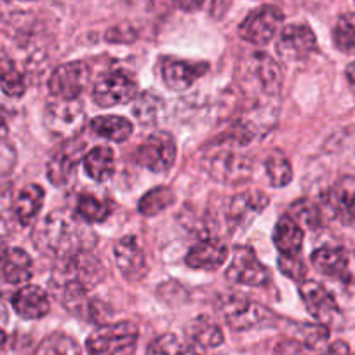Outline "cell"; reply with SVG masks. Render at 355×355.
<instances>
[{
	"mask_svg": "<svg viewBox=\"0 0 355 355\" xmlns=\"http://www.w3.org/2000/svg\"><path fill=\"white\" fill-rule=\"evenodd\" d=\"M96 242V234L85 225V221L67 209L49 213L33 232V244L37 249L58 259L91 251Z\"/></svg>",
	"mask_w": 355,
	"mask_h": 355,
	"instance_id": "cell-1",
	"label": "cell"
},
{
	"mask_svg": "<svg viewBox=\"0 0 355 355\" xmlns=\"http://www.w3.org/2000/svg\"><path fill=\"white\" fill-rule=\"evenodd\" d=\"M105 279V266L89 251L60 259L49 279L54 298L71 313L89 298V291Z\"/></svg>",
	"mask_w": 355,
	"mask_h": 355,
	"instance_id": "cell-2",
	"label": "cell"
},
{
	"mask_svg": "<svg viewBox=\"0 0 355 355\" xmlns=\"http://www.w3.org/2000/svg\"><path fill=\"white\" fill-rule=\"evenodd\" d=\"M245 139L241 135H235L221 141L220 148L211 153L206 162L207 173L213 180L227 185H235L249 180L252 171L251 157L242 150Z\"/></svg>",
	"mask_w": 355,
	"mask_h": 355,
	"instance_id": "cell-3",
	"label": "cell"
},
{
	"mask_svg": "<svg viewBox=\"0 0 355 355\" xmlns=\"http://www.w3.org/2000/svg\"><path fill=\"white\" fill-rule=\"evenodd\" d=\"M216 310L221 319L235 331L272 326L275 322V315L266 306L235 293L220 296L216 302Z\"/></svg>",
	"mask_w": 355,
	"mask_h": 355,
	"instance_id": "cell-4",
	"label": "cell"
},
{
	"mask_svg": "<svg viewBox=\"0 0 355 355\" xmlns=\"http://www.w3.org/2000/svg\"><path fill=\"white\" fill-rule=\"evenodd\" d=\"M138 96V82L125 70H114L98 77L93 87V100L98 107L112 108L125 105Z\"/></svg>",
	"mask_w": 355,
	"mask_h": 355,
	"instance_id": "cell-5",
	"label": "cell"
},
{
	"mask_svg": "<svg viewBox=\"0 0 355 355\" xmlns=\"http://www.w3.org/2000/svg\"><path fill=\"white\" fill-rule=\"evenodd\" d=\"M139 331L135 322L105 324L89 334L85 341L89 355H117L138 341Z\"/></svg>",
	"mask_w": 355,
	"mask_h": 355,
	"instance_id": "cell-6",
	"label": "cell"
},
{
	"mask_svg": "<svg viewBox=\"0 0 355 355\" xmlns=\"http://www.w3.org/2000/svg\"><path fill=\"white\" fill-rule=\"evenodd\" d=\"M227 279L235 284L261 288L270 282V270L259 261L254 249L249 245H237L232 252Z\"/></svg>",
	"mask_w": 355,
	"mask_h": 355,
	"instance_id": "cell-7",
	"label": "cell"
},
{
	"mask_svg": "<svg viewBox=\"0 0 355 355\" xmlns=\"http://www.w3.org/2000/svg\"><path fill=\"white\" fill-rule=\"evenodd\" d=\"M282 19H284V15L281 9L275 6H261L245 16V19L239 26V35L252 46H266L279 32Z\"/></svg>",
	"mask_w": 355,
	"mask_h": 355,
	"instance_id": "cell-8",
	"label": "cell"
},
{
	"mask_svg": "<svg viewBox=\"0 0 355 355\" xmlns=\"http://www.w3.org/2000/svg\"><path fill=\"white\" fill-rule=\"evenodd\" d=\"M46 128L56 136H77L85 125V110L78 100H56L47 105Z\"/></svg>",
	"mask_w": 355,
	"mask_h": 355,
	"instance_id": "cell-9",
	"label": "cell"
},
{
	"mask_svg": "<svg viewBox=\"0 0 355 355\" xmlns=\"http://www.w3.org/2000/svg\"><path fill=\"white\" fill-rule=\"evenodd\" d=\"M176 160V143L169 132H153L138 148V162L152 173H167Z\"/></svg>",
	"mask_w": 355,
	"mask_h": 355,
	"instance_id": "cell-10",
	"label": "cell"
},
{
	"mask_svg": "<svg viewBox=\"0 0 355 355\" xmlns=\"http://www.w3.org/2000/svg\"><path fill=\"white\" fill-rule=\"evenodd\" d=\"M89 82V68L80 61L60 64L49 77V91L56 100H78Z\"/></svg>",
	"mask_w": 355,
	"mask_h": 355,
	"instance_id": "cell-11",
	"label": "cell"
},
{
	"mask_svg": "<svg viewBox=\"0 0 355 355\" xmlns=\"http://www.w3.org/2000/svg\"><path fill=\"white\" fill-rule=\"evenodd\" d=\"M315 49V33L312 32L309 25H302V23L286 26L281 35H279L277 44H275V51H277L279 58L288 61V63L306 60Z\"/></svg>",
	"mask_w": 355,
	"mask_h": 355,
	"instance_id": "cell-12",
	"label": "cell"
},
{
	"mask_svg": "<svg viewBox=\"0 0 355 355\" xmlns=\"http://www.w3.org/2000/svg\"><path fill=\"white\" fill-rule=\"evenodd\" d=\"M300 296L306 312L319 324L331 326L340 319L341 312L334 296L317 281H305L300 286Z\"/></svg>",
	"mask_w": 355,
	"mask_h": 355,
	"instance_id": "cell-13",
	"label": "cell"
},
{
	"mask_svg": "<svg viewBox=\"0 0 355 355\" xmlns=\"http://www.w3.org/2000/svg\"><path fill=\"white\" fill-rule=\"evenodd\" d=\"M82 150H84V141L73 139L51 157L47 164V178L53 185L67 187L73 182L75 171L80 164V159H84Z\"/></svg>",
	"mask_w": 355,
	"mask_h": 355,
	"instance_id": "cell-14",
	"label": "cell"
},
{
	"mask_svg": "<svg viewBox=\"0 0 355 355\" xmlns=\"http://www.w3.org/2000/svg\"><path fill=\"white\" fill-rule=\"evenodd\" d=\"M162 78L164 84L171 91H185L197 78L202 77L207 71V63L204 61L178 60V58H166L162 61Z\"/></svg>",
	"mask_w": 355,
	"mask_h": 355,
	"instance_id": "cell-15",
	"label": "cell"
},
{
	"mask_svg": "<svg viewBox=\"0 0 355 355\" xmlns=\"http://www.w3.org/2000/svg\"><path fill=\"white\" fill-rule=\"evenodd\" d=\"M326 204L334 218L343 225L355 220V176H343L326 193Z\"/></svg>",
	"mask_w": 355,
	"mask_h": 355,
	"instance_id": "cell-16",
	"label": "cell"
},
{
	"mask_svg": "<svg viewBox=\"0 0 355 355\" xmlns=\"http://www.w3.org/2000/svg\"><path fill=\"white\" fill-rule=\"evenodd\" d=\"M266 206L268 197L258 190L239 193L228 204V221L234 228H248Z\"/></svg>",
	"mask_w": 355,
	"mask_h": 355,
	"instance_id": "cell-17",
	"label": "cell"
},
{
	"mask_svg": "<svg viewBox=\"0 0 355 355\" xmlns=\"http://www.w3.org/2000/svg\"><path fill=\"white\" fill-rule=\"evenodd\" d=\"M115 263L117 268L122 272L125 279L129 281H138L145 275L146 272V259L145 252L139 248L138 241L132 235L122 237L121 241L115 244Z\"/></svg>",
	"mask_w": 355,
	"mask_h": 355,
	"instance_id": "cell-18",
	"label": "cell"
},
{
	"mask_svg": "<svg viewBox=\"0 0 355 355\" xmlns=\"http://www.w3.org/2000/svg\"><path fill=\"white\" fill-rule=\"evenodd\" d=\"M228 256L230 251L225 242L218 239H204L190 249L185 261L193 270H218L227 261Z\"/></svg>",
	"mask_w": 355,
	"mask_h": 355,
	"instance_id": "cell-19",
	"label": "cell"
},
{
	"mask_svg": "<svg viewBox=\"0 0 355 355\" xmlns=\"http://www.w3.org/2000/svg\"><path fill=\"white\" fill-rule=\"evenodd\" d=\"M33 275V261L26 251L9 248L0 252V277L8 284H25Z\"/></svg>",
	"mask_w": 355,
	"mask_h": 355,
	"instance_id": "cell-20",
	"label": "cell"
},
{
	"mask_svg": "<svg viewBox=\"0 0 355 355\" xmlns=\"http://www.w3.org/2000/svg\"><path fill=\"white\" fill-rule=\"evenodd\" d=\"M12 309L23 319H42L51 310L49 296L39 286H25L12 296Z\"/></svg>",
	"mask_w": 355,
	"mask_h": 355,
	"instance_id": "cell-21",
	"label": "cell"
},
{
	"mask_svg": "<svg viewBox=\"0 0 355 355\" xmlns=\"http://www.w3.org/2000/svg\"><path fill=\"white\" fill-rule=\"evenodd\" d=\"M249 70L263 94L277 96L282 85V71L270 56L263 53L252 54L249 60Z\"/></svg>",
	"mask_w": 355,
	"mask_h": 355,
	"instance_id": "cell-22",
	"label": "cell"
},
{
	"mask_svg": "<svg viewBox=\"0 0 355 355\" xmlns=\"http://www.w3.org/2000/svg\"><path fill=\"white\" fill-rule=\"evenodd\" d=\"M303 230L291 214H282L274 230V244L284 256H298L303 245Z\"/></svg>",
	"mask_w": 355,
	"mask_h": 355,
	"instance_id": "cell-23",
	"label": "cell"
},
{
	"mask_svg": "<svg viewBox=\"0 0 355 355\" xmlns=\"http://www.w3.org/2000/svg\"><path fill=\"white\" fill-rule=\"evenodd\" d=\"M312 265L326 277L343 279L348 272V256L340 248H319L312 252Z\"/></svg>",
	"mask_w": 355,
	"mask_h": 355,
	"instance_id": "cell-24",
	"label": "cell"
},
{
	"mask_svg": "<svg viewBox=\"0 0 355 355\" xmlns=\"http://www.w3.org/2000/svg\"><path fill=\"white\" fill-rule=\"evenodd\" d=\"M87 176L94 182H108L115 173V153L108 146H94L82 159Z\"/></svg>",
	"mask_w": 355,
	"mask_h": 355,
	"instance_id": "cell-25",
	"label": "cell"
},
{
	"mask_svg": "<svg viewBox=\"0 0 355 355\" xmlns=\"http://www.w3.org/2000/svg\"><path fill=\"white\" fill-rule=\"evenodd\" d=\"M44 197H46L44 189L35 185V183L21 189V192L18 193V197L15 200V207H12L16 220L21 225L32 223L37 218V214H39V211L42 209Z\"/></svg>",
	"mask_w": 355,
	"mask_h": 355,
	"instance_id": "cell-26",
	"label": "cell"
},
{
	"mask_svg": "<svg viewBox=\"0 0 355 355\" xmlns=\"http://www.w3.org/2000/svg\"><path fill=\"white\" fill-rule=\"evenodd\" d=\"M89 125L96 136L115 143L125 141L135 129L128 119L119 117V115H100V117H94Z\"/></svg>",
	"mask_w": 355,
	"mask_h": 355,
	"instance_id": "cell-27",
	"label": "cell"
},
{
	"mask_svg": "<svg viewBox=\"0 0 355 355\" xmlns=\"http://www.w3.org/2000/svg\"><path fill=\"white\" fill-rule=\"evenodd\" d=\"M146 355H206L199 345L185 343L174 334H162L150 343Z\"/></svg>",
	"mask_w": 355,
	"mask_h": 355,
	"instance_id": "cell-28",
	"label": "cell"
},
{
	"mask_svg": "<svg viewBox=\"0 0 355 355\" xmlns=\"http://www.w3.org/2000/svg\"><path fill=\"white\" fill-rule=\"evenodd\" d=\"M265 173L272 187H286L293 178V166L288 155L281 150H272L265 159Z\"/></svg>",
	"mask_w": 355,
	"mask_h": 355,
	"instance_id": "cell-29",
	"label": "cell"
},
{
	"mask_svg": "<svg viewBox=\"0 0 355 355\" xmlns=\"http://www.w3.org/2000/svg\"><path fill=\"white\" fill-rule=\"evenodd\" d=\"M164 108V101L155 91H145L138 94L132 105V115L141 125H153Z\"/></svg>",
	"mask_w": 355,
	"mask_h": 355,
	"instance_id": "cell-30",
	"label": "cell"
},
{
	"mask_svg": "<svg viewBox=\"0 0 355 355\" xmlns=\"http://www.w3.org/2000/svg\"><path fill=\"white\" fill-rule=\"evenodd\" d=\"M190 340L200 348H216L223 343V333L213 320L199 317L189 326Z\"/></svg>",
	"mask_w": 355,
	"mask_h": 355,
	"instance_id": "cell-31",
	"label": "cell"
},
{
	"mask_svg": "<svg viewBox=\"0 0 355 355\" xmlns=\"http://www.w3.org/2000/svg\"><path fill=\"white\" fill-rule=\"evenodd\" d=\"M0 89L9 98H21L26 91V82L15 61L0 58Z\"/></svg>",
	"mask_w": 355,
	"mask_h": 355,
	"instance_id": "cell-32",
	"label": "cell"
},
{
	"mask_svg": "<svg viewBox=\"0 0 355 355\" xmlns=\"http://www.w3.org/2000/svg\"><path fill=\"white\" fill-rule=\"evenodd\" d=\"M333 42L341 53L355 54V12H347L338 18L333 28Z\"/></svg>",
	"mask_w": 355,
	"mask_h": 355,
	"instance_id": "cell-33",
	"label": "cell"
},
{
	"mask_svg": "<svg viewBox=\"0 0 355 355\" xmlns=\"http://www.w3.org/2000/svg\"><path fill=\"white\" fill-rule=\"evenodd\" d=\"M174 202V193L169 187H157V189L148 190L145 196L139 199L138 209L145 216H155L162 213L164 209Z\"/></svg>",
	"mask_w": 355,
	"mask_h": 355,
	"instance_id": "cell-34",
	"label": "cell"
},
{
	"mask_svg": "<svg viewBox=\"0 0 355 355\" xmlns=\"http://www.w3.org/2000/svg\"><path fill=\"white\" fill-rule=\"evenodd\" d=\"M33 355H82V352L73 338L63 333H54L40 341Z\"/></svg>",
	"mask_w": 355,
	"mask_h": 355,
	"instance_id": "cell-35",
	"label": "cell"
},
{
	"mask_svg": "<svg viewBox=\"0 0 355 355\" xmlns=\"http://www.w3.org/2000/svg\"><path fill=\"white\" fill-rule=\"evenodd\" d=\"M75 213H77L85 223H100V221H105L110 216L112 207L108 206L107 202H103V200L96 199L94 196L84 193V196L78 197Z\"/></svg>",
	"mask_w": 355,
	"mask_h": 355,
	"instance_id": "cell-36",
	"label": "cell"
},
{
	"mask_svg": "<svg viewBox=\"0 0 355 355\" xmlns=\"http://www.w3.org/2000/svg\"><path fill=\"white\" fill-rule=\"evenodd\" d=\"M291 216L295 218L298 223L305 225L306 228H319L320 223H322L320 209L309 199H300L296 200V202H293Z\"/></svg>",
	"mask_w": 355,
	"mask_h": 355,
	"instance_id": "cell-37",
	"label": "cell"
},
{
	"mask_svg": "<svg viewBox=\"0 0 355 355\" xmlns=\"http://www.w3.org/2000/svg\"><path fill=\"white\" fill-rule=\"evenodd\" d=\"M298 340L302 341L306 350H317L322 348L329 340V329L324 324H303L300 326Z\"/></svg>",
	"mask_w": 355,
	"mask_h": 355,
	"instance_id": "cell-38",
	"label": "cell"
},
{
	"mask_svg": "<svg viewBox=\"0 0 355 355\" xmlns=\"http://www.w3.org/2000/svg\"><path fill=\"white\" fill-rule=\"evenodd\" d=\"M279 270H281L286 277L293 279V281H305L306 266L298 256H279Z\"/></svg>",
	"mask_w": 355,
	"mask_h": 355,
	"instance_id": "cell-39",
	"label": "cell"
},
{
	"mask_svg": "<svg viewBox=\"0 0 355 355\" xmlns=\"http://www.w3.org/2000/svg\"><path fill=\"white\" fill-rule=\"evenodd\" d=\"M274 355H306V348L303 347V343L300 340L286 338V340L279 341Z\"/></svg>",
	"mask_w": 355,
	"mask_h": 355,
	"instance_id": "cell-40",
	"label": "cell"
},
{
	"mask_svg": "<svg viewBox=\"0 0 355 355\" xmlns=\"http://www.w3.org/2000/svg\"><path fill=\"white\" fill-rule=\"evenodd\" d=\"M319 355H350V348L345 341H334L324 352H320Z\"/></svg>",
	"mask_w": 355,
	"mask_h": 355,
	"instance_id": "cell-41",
	"label": "cell"
},
{
	"mask_svg": "<svg viewBox=\"0 0 355 355\" xmlns=\"http://www.w3.org/2000/svg\"><path fill=\"white\" fill-rule=\"evenodd\" d=\"M178 6L185 11H197V9L202 8V4L206 0H176Z\"/></svg>",
	"mask_w": 355,
	"mask_h": 355,
	"instance_id": "cell-42",
	"label": "cell"
},
{
	"mask_svg": "<svg viewBox=\"0 0 355 355\" xmlns=\"http://www.w3.org/2000/svg\"><path fill=\"white\" fill-rule=\"evenodd\" d=\"M345 75H347V80H348V85H350L352 93L355 94V61L354 63H350L347 67V70H345Z\"/></svg>",
	"mask_w": 355,
	"mask_h": 355,
	"instance_id": "cell-43",
	"label": "cell"
},
{
	"mask_svg": "<svg viewBox=\"0 0 355 355\" xmlns=\"http://www.w3.org/2000/svg\"><path fill=\"white\" fill-rule=\"evenodd\" d=\"M8 132V115H6L4 107H0V136Z\"/></svg>",
	"mask_w": 355,
	"mask_h": 355,
	"instance_id": "cell-44",
	"label": "cell"
},
{
	"mask_svg": "<svg viewBox=\"0 0 355 355\" xmlns=\"http://www.w3.org/2000/svg\"><path fill=\"white\" fill-rule=\"evenodd\" d=\"M8 324V310L0 303V327H4Z\"/></svg>",
	"mask_w": 355,
	"mask_h": 355,
	"instance_id": "cell-45",
	"label": "cell"
},
{
	"mask_svg": "<svg viewBox=\"0 0 355 355\" xmlns=\"http://www.w3.org/2000/svg\"><path fill=\"white\" fill-rule=\"evenodd\" d=\"M6 237H8V230H6V225L0 221V244L6 241Z\"/></svg>",
	"mask_w": 355,
	"mask_h": 355,
	"instance_id": "cell-46",
	"label": "cell"
},
{
	"mask_svg": "<svg viewBox=\"0 0 355 355\" xmlns=\"http://www.w3.org/2000/svg\"><path fill=\"white\" fill-rule=\"evenodd\" d=\"M6 341V333H4V327H0V347L4 345Z\"/></svg>",
	"mask_w": 355,
	"mask_h": 355,
	"instance_id": "cell-47",
	"label": "cell"
}]
</instances>
